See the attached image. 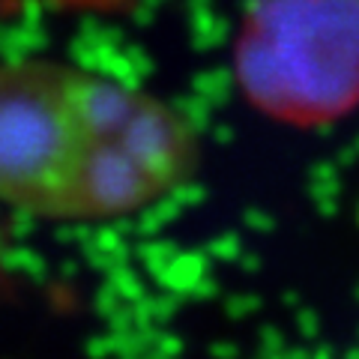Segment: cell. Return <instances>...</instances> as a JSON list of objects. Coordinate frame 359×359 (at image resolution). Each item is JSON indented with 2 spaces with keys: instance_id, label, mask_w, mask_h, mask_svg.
Instances as JSON below:
<instances>
[{
  "instance_id": "6da1fadb",
  "label": "cell",
  "mask_w": 359,
  "mask_h": 359,
  "mask_svg": "<svg viewBox=\"0 0 359 359\" xmlns=\"http://www.w3.org/2000/svg\"><path fill=\"white\" fill-rule=\"evenodd\" d=\"M201 165L168 99L57 57H0V207L105 224L165 204Z\"/></svg>"
},
{
  "instance_id": "7a4b0ae2",
  "label": "cell",
  "mask_w": 359,
  "mask_h": 359,
  "mask_svg": "<svg viewBox=\"0 0 359 359\" xmlns=\"http://www.w3.org/2000/svg\"><path fill=\"white\" fill-rule=\"evenodd\" d=\"M269 36L287 42L290 51L276 48L252 54L249 69H264L255 72L257 81L287 66V72L264 87V93L273 96L276 90H287L290 99H297L302 69H318L323 99L330 102L327 93H341V87H347L344 78L332 69H353L359 57V4L353 0H287L269 21Z\"/></svg>"
},
{
  "instance_id": "3957f363",
  "label": "cell",
  "mask_w": 359,
  "mask_h": 359,
  "mask_svg": "<svg viewBox=\"0 0 359 359\" xmlns=\"http://www.w3.org/2000/svg\"><path fill=\"white\" fill-rule=\"evenodd\" d=\"M45 6H57L66 13H93V15H111L123 13L132 0H39Z\"/></svg>"
}]
</instances>
